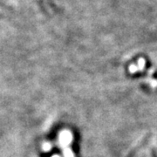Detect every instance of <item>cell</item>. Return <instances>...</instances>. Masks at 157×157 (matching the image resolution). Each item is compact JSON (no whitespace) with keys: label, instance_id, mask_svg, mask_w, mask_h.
I'll list each match as a JSON object with an SVG mask.
<instances>
[{"label":"cell","instance_id":"6da1fadb","mask_svg":"<svg viewBox=\"0 0 157 157\" xmlns=\"http://www.w3.org/2000/svg\"><path fill=\"white\" fill-rule=\"evenodd\" d=\"M149 136H150V135H148V136H147L146 138H145V140H143V142H142L141 144H140L139 146H137V147H136V148H135L134 150H132V151L130 152V153H129V154H128V156H127V157H133V156H134V155H135V153L138 151V150L140 149V147L143 146V145H144V144L146 143L147 141V140H148V138H149Z\"/></svg>","mask_w":157,"mask_h":157}]
</instances>
